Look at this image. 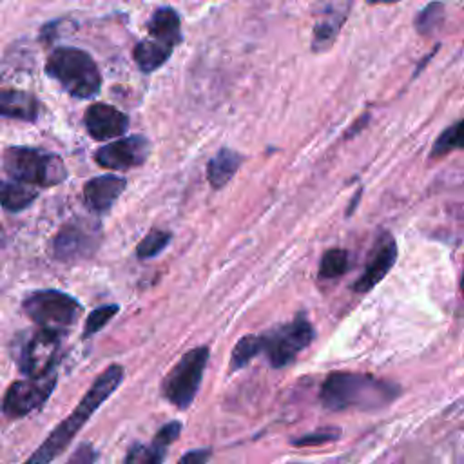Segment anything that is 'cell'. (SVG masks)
<instances>
[{"label": "cell", "instance_id": "obj_13", "mask_svg": "<svg viewBox=\"0 0 464 464\" xmlns=\"http://www.w3.org/2000/svg\"><path fill=\"white\" fill-rule=\"evenodd\" d=\"M181 428L183 426L179 420H169L156 431L154 439L149 444L134 442L132 446H129L123 457V464H163L167 448L174 440H178Z\"/></svg>", "mask_w": 464, "mask_h": 464}, {"label": "cell", "instance_id": "obj_17", "mask_svg": "<svg viewBox=\"0 0 464 464\" xmlns=\"http://www.w3.org/2000/svg\"><path fill=\"white\" fill-rule=\"evenodd\" d=\"M147 31L154 40L174 47L181 42L179 14L172 7H158L147 22Z\"/></svg>", "mask_w": 464, "mask_h": 464}, {"label": "cell", "instance_id": "obj_19", "mask_svg": "<svg viewBox=\"0 0 464 464\" xmlns=\"http://www.w3.org/2000/svg\"><path fill=\"white\" fill-rule=\"evenodd\" d=\"M172 54V47L149 38V40H141L136 44L134 51H132V58L138 63L140 71L143 72H152L156 69H160Z\"/></svg>", "mask_w": 464, "mask_h": 464}, {"label": "cell", "instance_id": "obj_7", "mask_svg": "<svg viewBox=\"0 0 464 464\" xmlns=\"http://www.w3.org/2000/svg\"><path fill=\"white\" fill-rule=\"evenodd\" d=\"M208 357V346L199 344L185 352L165 373L161 381V395L178 410H187L194 402L203 381V373L207 370Z\"/></svg>", "mask_w": 464, "mask_h": 464}, {"label": "cell", "instance_id": "obj_3", "mask_svg": "<svg viewBox=\"0 0 464 464\" xmlns=\"http://www.w3.org/2000/svg\"><path fill=\"white\" fill-rule=\"evenodd\" d=\"M401 395V386L370 373L332 372L321 384L319 399L328 411H375Z\"/></svg>", "mask_w": 464, "mask_h": 464}, {"label": "cell", "instance_id": "obj_5", "mask_svg": "<svg viewBox=\"0 0 464 464\" xmlns=\"http://www.w3.org/2000/svg\"><path fill=\"white\" fill-rule=\"evenodd\" d=\"M4 170L11 179L33 187H53L67 178V169L60 156L29 147L5 149Z\"/></svg>", "mask_w": 464, "mask_h": 464}, {"label": "cell", "instance_id": "obj_25", "mask_svg": "<svg viewBox=\"0 0 464 464\" xmlns=\"http://www.w3.org/2000/svg\"><path fill=\"white\" fill-rule=\"evenodd\" d=\"M170 241V234L165 230H150L149 234H145V237L138 243L136 246V256L140 259H150L154 256H158Z\"/></svg>", "mask_w": 464, "mask_h": 464}, {"label": "cell", "instance_id": "obj_23", "mask_svg": "<svg viewBox=\"0 0 464 464\" xmlns=\"http://www.w3.org/2000/svg\"><path fill=\"white\" fill-rule=\"evenodd\" d=\"M444 20V4L442 2H430L415 18V29L419 34L430 36L435 33Z\"/></svg>", "mask_w": 464, "mask_h": 464}, {"label": "cell", "instance_id": "obj_4", "mask_svg": "<svg viewBox=\"0 0 464 464\" xmlns=\"http://www.w3.org/2000/svg\"><path fill=\"white\" fill-rule=\"evenodd\" d=\"M45 71L74 98H92L100 92L98 65L89 53L78 47H56L47 58Z\"/></svg>", "mask_w": 464, "mask_h": 464}, {"label": "cell", "instance_id": "obj_29", "mask_svg": "<svg viewBox=\"0 0 464 464\" xmlns=\"http://www.w3.org/2000/svg\"><path fill=\"white\" fill-rule=\"evenodd\" d=\"M368 4H395L399 0H366Z\"/></svg>", "mask_w": 464, "mask_h": 464}, {"label": "cell", "instance_id": "obj_26", "mask_svg": "<svg viewBox=\"0 0 464 464\" xmlns=\"http://www.w3.org/2000/svg\"><path fill=\"white\" fill-rule=\"evenodd\" d=\"M120 306L111 303V304H102L98 308H94L87 319H85V324H83V337H91L94 335L96 332H100L116 314H118Z\"/></svg>", "mask_w": 464, "mask_h": 464}, {"label": "cell", "instance_id": "obj_24", "mask_svg": "<svg viewBox=\"0 0 464 464\" xmlns=\"http://www.w3.org/2000/svg\"><path fill=\"white\" fill-rule=\"evenodd\" d=\"M341 439V428L339 426H323L317 430H312L308 433H303L299 437H294L290 444L294 448H312V446H323L334 440Z\"/></svg>", "mask_w": 464, "mask_h": 464}, {"label": "cell", "instance_id": "obj_14", "mask_svg": "<svg viewBox=\"0 0 464 464\" xmlns=\"http://www.w3.org/2000/svg\"><path fill=\"white\" fill-rule=\"evenodd\" d=\"M83 123L91 138L100 141L120 138L129 129L127 114L107 103L89 105L83 114Z\"/></svg>", "mask_w": 464, "mask_h": 464}, {"label": "cell", "instance_id": "obj_20", "mask_svg": "<svg viewBox=\"0 0 464 464\" xmlns=\"http://www.w3.org/2000/svg\"><path fill=\"white\" fill-rule=\"evenodd\" d=\"M38 196V190L33 185L22 181H4L2 183V207L9 212H18L29 207Z\"/></svg>", "mask_w": 464, "mask_h": 464}, {"label": "cell", "instance_id": "obj_9", "mask_svg": "<svg viewBox=\"0 0 464 464\" xmlns=\"http://www.w3.org/2000/svg\"><path fill=\"white\" fill-rule=\"evenodd\" d=\"M58 382V373L51 372L42 377H25L13 381L2 401V413L9 420L22 419L36 410H40L51 397Z\"/></svg>", "mask_w": 464, "mask_h": 464}, {"label": "cell", "instance_id": "obj_15", "mask_svg": "<svg viewBox=\"0 0 464 464\" xmlns=\"http://www.w3.org/2000/svg\"><path fill=\"white\" fill-rule=\"evenodd\" d=\"M125 187L127 181L123 178L105 174L87 181L83 187V196L92 210L107 212L116 203L120 194L125 190Z\"/></svg>", "mask_w": 464, "mask_h": 464}, {"label": "cell", "instance_id": "obj_18", "mask_svg": "<svg viewBox=\"0 0 464 464\" xmlns=\"http://www.w3.org/2000/svg\"><path fill=\"white\" fill-rule=\"evenodd\" d=\"M241 165V156L232 149H221L207 165V179L212 188L225 187Z\"/></svg>", "mask_w": 464, "mask_h": 464}, {"label": "cell", "instance_id": "obj_11", "mask_svg": "<svg viewBox=\"0 0 464 464\" xmlns=\"http://www.w3.org/2000/svg\"><path fill=\"white\" fill-rule=\"evenodd\" d=\"M98 232L83 223H67L54 236L53 254L63 263H74L91 256L98 246Z\"/></svg>", "mask_w": 464, "mask_h": 464}, {"label": "cell", "instance_id": "obj_16", "mask_svg": "<svg viewBox=\"0 0 464 464\" xmlns=\"http://www.w3.org/2000/svg\"><path fill=\"white\" fill-rule=\"evenodd\" d=\"M0 112L5 118L22 121H36L40 116V102L27 91L2 89L0 92Z\"/></svg>", "mask_w": 464, "mask_h": 464}, {"label": "cell", "instance_id": "obj_27", "mask_svg": "<svg viewBox=\"0 0 464 464\" xmlns=\"http://www.w3.org/2000/svg\"><path fill=\"white\" fill-rule=\"evenodd\" d=\"M98 459V451L91 442H82L74 453L67 459L65 464H94Z\"/></svg>", "mask_w": 464, "mask_h": 464}, {"label": "cell", "instance_id": "obj_12", "mask_svg": "<svg viewBox=\"0 0 464 464\" xmlns=\"http://www.w3.org/2000/svg\"><path fill=\"white\" fill-rule=\"evenodd\" d=\"M395 261H397V243L392 234L382 232L370 252L364 272L359 276V279L352 286L353 292H359V294L370 292L375 285H379L386 277V274L392 270Z\"/></svg>", "mask_w": 464, "mask_h": 464}, {"label": "cell", "instance_id": "obj_6", "mask_svg": "<svg viewBox=\"0 0 464 464\" xmlns=\"http://www.w3.org/2000/svg\"><path fill=\"white\" fill-rule=\"evenodd\" d=\"M22 310L38 328L58 334H65L71 326H74L83 312L78 299L54 288L27 294L22 301Z\"/></svg>", "mask_w": 464, "mask_h": 464}, {"label": "cell", "instance_id": "obj_30", "mask_svg": "<svg viewBox=\"0 0 464 464\" xmlns=\"http://www.w3.org/2000/svg\"><path fill=\"white\" fill-rule=\"evenodd\" d=\"M460 290H462V295H464V270H462V276H460Z\"/></svg>", "mask_w": 464, "mask_h": 464}, {"label": "cell", "instance_id": "obj_2", "mask_svg": "<svg viewBox=\"0 0 464 464\" xmlns=\"http://www.w3.org/2000/svg\"><path fill=\"white\" fill-rule=\"evenodd\" d=\"M123 377L125 370L118 362L109 364L102 373H98L74 410L44 439V442L24 460V464H51L58 455H62L78 431L98 411V408L120 388Z\"/></svg>", "mask_w": 464, "mask_h": 464}, {"label": "cell", "instance_id": "obj_10", "mask_svg": "<svg viewBox=\"0 0 464 464\" xmlns=\"http://www.w3.org/2000/svg\"><path fill=\"white\" fill-rule=\"evenodd\" d=\"M150 152V143L145 136L134 134L129 138H120L109 145L96 150L94 160L98 165L112 170H125L140 167L147 161Z\"/></svg>", "mask_w": 464, "mask_h": 464}, {"label": "cell", "instance_id": "obj_8", "mask_svg": "<svg viewBox=\"0 0 464 464\" xmlns=\"http://www.w3.org/2000/svg\"><path fill=\"white\" fill-rule=\"evenodd\" d=\"M62 335L63 334L45 328L29 332V335H25L18 343V348L14 352L20 373H24L25 377H42L56 372Z\"/></svg>", "mask_w": 464, "mask_h": 464}, {"label": "cell", "instance_id": "obj_21", "mask_svg": "<svg viewBox=\"0 0 464 464\" xmlns=\"http://www.w3.org/2000/svg\"><path fill=\"white\" fill-rule=\"evenodd\" d=\"M453 150H464V118L446 127L431 147V158H442Z\"/></svg>", "mask_w": 464, "mask_h": 464}, {"label": "cell", "instance_id": "obj_28", "mask_svg": "<svg viewBox=\"0 0 464 464\" xmlns=\"http://www.w3.org/2000/svg\"><path fill=\"white\" fill-rule=\"evenodd\" d=\"M212 457L210 448H196L187 453H183L178 460V464H207L208 459Z\"/></svg>", "mask_w": 464, "mask_h": 464}, {"label": "cell", "instance_id": "obj_1", "mask_svg": "<svg viewBox=\"0 0 464 464\" xmlns=\"http://www.w3.org/2000/svg\"><path fill=\"white\" fill-rule=\"evenodd\" d=\"M314 339L315 330L308 315L299 312L292 321L276 324L263 334L243 335L232 348L228 370L237 372L257 355H265L272 368H285L292 364Z\"/></svg>", "mask_w": 464, "mask_h": 464}, {"label": "cell", "instance_id": "obj_22", "mask_svg": "<svg viewBox=\"0 0 464 464\" xmlns=\"http://www.w3.org/2000/svg\"><path fill=\"white\" fill-rule=\"evenodd\" d=\"M350 266V254L344 248H330L323 254L319 263V277L321 279H335L341 277Z\"/></svg>", "mask_w": 464, "mask_h": 464}]
</instances>
